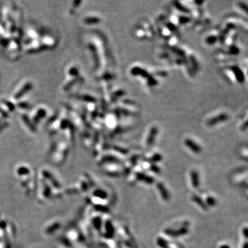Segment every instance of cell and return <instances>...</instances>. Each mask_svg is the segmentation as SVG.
Instances as JSON below:
<instances>
[{
	"label": "cell",
	"instance_id": "cell-3",
	"mask_svg": "<svg viewBox=\"0 0 248 248\" xmlns=\"http://www.w3.org/2000/svg\"><path fill=\"white\" fill-rule=\"evenodd\" d=\"M192 183L194 184V186H197L199 184V181H198V175L195 172H192Z\"/></svg>",
	"mask_w": 248,
	"mask_h": 248
},
{
	"label": "cell",
	"instance_id": "cell-4",
	"mask_svg": "<svg viewBox=\"0 0 248 248\" xmlns=\"http://www.w3.org/2000/svg\"><path fill=\"white\" fill-rule=\"evenodd\" d=\"M243 232L244 236H245L246 238L248 239V228H244Z\"/></svg>",
	"mask_w": 248,
	"mask_h": 248
},
{
	"label": "cell",
	"instance_id": "cell-6",
	"mask_svg": "<svg viewBox=\"0 0 248 248\" xmlns=\"http://www.w3.org/2000/svg\"><path fill=\"white\" fill-rule=\"evenodd\" d=\"M221 248H229L228 245H223Z\"/></svg>",
	"mask_w": 248,
	"mask_h": 248
},
{
	"label": "cell",
	"instance_id": "cell-5",
	"mask_svg": "<svg viewBox=\"0 0 248 248\" xmlns=\"http://www.w3.org/2000/svg\"><path fill=\"white\" fill-rule=\"evenodd\" d=\"M243 248H248V243H246V244H245V245H243Z\"/></svg>",
	"mask_w": 248,
	"mask_h": 248
},
{
	"label": "cell",
	"instance_id": "cell-1",
	"mask_svg": "<svg viewBox=\"0 0 248 248\" xmlns=\"http://www.w3.org/2000/svg\"><path fill=\"white\" fill-rule=\"evenodd\" d=\"M185 145L188 146L190 149H192V151H194V152H199L200 151V148L197 145L195 144V143L192 142L190 140H186L185 141Z\"/></svg>",
	"mask_w": 248,
	"mask_h": 248
},
{
	"label": "cell",
	"instance_id": "cell-2",
	"mask_svg": "<svg viewBox=\"0 0 248 248\" xmlns=\"http://www.w3.org/2000/svg\"><path fill=\"white\" fill-rule=\"evenodd\" d=\"M158 188L160 191H161L162 193V196L164 198V199H168V194H167V192L166 191V189H165L164 188L163 186L162 185H158Z\"/></svg>",
	"mask_w": 248,
	"mask_h": 248
}]
</instances>
